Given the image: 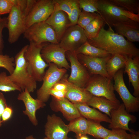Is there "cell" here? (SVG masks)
<instances>
[{"label":"cell","instance_id":"cell-41","mask_svg":"<svg viewBox=\"0 0 139 139\" xmlns=\"http://www.w3.org/2000/svg\"><path fill=\"white\" fill-rule=\"evenodd\" d=\"M13 110L12 108L8 106L4 109L1 116V121L2 123L9 120L12 115Z\"/></svg>","mask_w":139,"mask_h":139},{"label":"cell","instance_id":"cell-20","mask_svg":"<svg viewBox=\"0 0 139 139\" xmlns=\"http://www.w3.org/2000/svg\"><path fill=\"white\" fill-rule=\"evenodd\" d=\"M124 72L128 75L129 82L133 88V96L139 97V56L128 58L125 66Z\"/></svg>","mask_w":139,"mask_h":139},{"label":"cell","instance_id":"cell-28","mask_svg":"<svg viewBox=\"0 0 139 139\" xmlns=\"http://www.w3.org/2000/svg\"><path fill=\"white\" fill-rule=\"evenodd\" d=\"M106 24L104 20L98 14L97 16L83 29L88 39L96 37Z\"/></svg>","mask_w":139,"mask_h":139},{"label":"cell","instance_id":"cell-8","mask_svg":"<svg viewBox=\"0 0 139 139\" xmlns=\"http://www.w3.org/2000/svg\"><path fill=\"white\" fill-rule=\"evenodd\" d=\"M48 64V68L42 79V84L37 92V98L44 103L49 98L50 95L48 93L50 90L61 80L67 71L65 68H59L54 63Z\"/></svg>","mask_w":139,"mask_h":139},{"label":"cell","instance_id":"cell-40","mask_svg":"<svg viewBox=\"0 0 139 139\" xmlns=\"http://www.w3.org/2000/svg\"><path fill=\"white\" fill-rule=\"evenodd\" d=\"M66 91H60L55 90L53 88L50 90L48 93L53 96L55 99L59 100L65 98Z\"/></svg>","mask_w":139,"mask_h":139},{"label":"cell","instance_id":"cell-15","mask_svg":"<svg viewBox=\"0 0 139 139\" xmlns=\"http://www.w3.org/2000/svg\"><path fill=\"white\" fill-rule=\"evenodd\" d=\"M45 131L48 139H67L70 132L67 125L54 114L48 115Z\"/></svg>","mask_w":139,"mask_h":139},{"label":"cell","instance_id":"cell-3","mask_svg":"<svg viewBox=\"0 0 139 139\" xmlns=\"http://www.w3.org/2000/svg\"><path fill=\"white\" fill-rule=\"evenodd\" d=\"M28 0H16L7 18L8 40L11 44L18 41L26 29V18L31 10Z\"/></svg>","mask_w":139,"mask_h":139},{"label":"cell","instance_id":"cell-36","mask_svg":"<svg viewBox=\"0 0 139 139\" xmlns=\"http://www.w3.org/2000/svg\"><path fill=\"white\" fill-rule=\"evenodd\" d=\"M14 58L7 55L0 54V68L6 69L12 74L14 69L15 64Z\"/></svg>","mask_w":139,"mask_h":139},{"label":"cell","instance_id":"cell-23","mask_svg":"<svg viewBox=\"0 0 139 139\" xmlns=\"http://www.w3.org/2000/svg\"><path fill=\"white\" fill-rule=\"evenodd\" d=\"M87 104L89 106L98 109L110 118L111 111L117 109L120 103L111 101L104 97L93 96Z\"/></svg>","mask_w":139,"mask_h":139},{"label":"cell","instance_id":"cell-43","mask_svg":"<svg viewBox=\"0 0 139 139\" xmlns=\"http://www.w3.org/2000/svg\"><path fill=\"white\" fill-rule=\"evenodd\" d=\"M52 88L57 91H66L67 86L65 84L60 81L57 83Z\"/></svg>","mask_w":139,"mask_h":139},{"label":"cell","instance_id":"cell-10","mask_svg":"<svg viewBox=\"0 0 139 139\" xmlns=\"http://www.w3.org/2000/svg\"><path fill=\"white\" fill-rule=\"evenodd\" d=\"M87 40L83 29L76 24L68 27L58 44L66 52H75Z\"/></svg>","mask_w":139,"mask_h":139},{"label":"cell","instance_id":"cell-5","mask_svg":"<svg viewBox=\"0 0 139 139\" xmlns=\"http://www.w3.org/2000/svg\"><path fill=\"white\" fill-rule=\"evenodd\" d=\"M47 42L37 44L30 42L24 54L28 70L37 81L40 82L45 75L46 68L49 66L41 54L43 47Z\"/></svg>","mask_w":139,"mask_h":139},{"label":"cell","instance_id":"cell-38","mask_svg":"<svg viewBox=\"0 0 139 139\" xmlns=\"http://www.w3.org/2000/svg\"><path fill=\"white\" fill-rule=\"evenodd\" d=\"M16 0H0V15L9 13Z\"/></svg>","mask_w":139,"mask_h":139},{"label":"cell","instance_id":"cell-21","mask_svg":"<svg viewBox=\"0 0 139 139\" xmlns=\"http://www.w3.org/2000/svg\"><path fill=\"white\" fill-rule=\"evenodd\" d=\"M77 108L81 116L88 120L100 123L105 122L109 123L110 118L95 108L89 107L86 103H74Z\"/></svg>","mask_w":139,"mask_h":139},{"label":"cell","instance_id":"cell-32","mask_svg":"<svg viewBox=\"0 0 139 139\" xmlns=\"http://www.w3.org/2000/svg\"><path fill=\"white\" fill-rule=\"evenodd\" d=\"M104 139H139V132L134 130L129 134L123 129L111 130L110 135Z\"/></svg>","mask_w":139,"mask_h":139},{"label":"cell","instance_id":"cell-44","mask_svg":"<svg viewBox=\"0 0 139 139\" xmlns=\"http://www.w3.org/2000/svg\"><path fill=\"white\" fill-rule=\"evenodd\" d=\"M77 139H89V138L86 136V135L82 136Z\"/></svg>","mask_w":139,"mask_h":139},{"label":"cell","instance_id":"cell-37","mask_svg":"<svg viewBox=\"0 0 139 139\" xmlns=\"http://www.w3.org/2000/svg\"><path fill=\"white\" fill-rule=\"evenodd\" d=\"M78 0H73L71 14L68 17L71 25L77 24L80 14L81 12Z\"/></svg>","mask_w":139,"mask_h":139},{"label":"cell","instance_id":"cell-18","mask_svg":"<svg viewBox=\"0 0 139 139\" xmlns=\"http://www.w3.org/2000/svg\"><path fill=\"white\" fill-rule=\"evenodd\" d=\"M67 75H65L60 81L67 86L65 98L73 103H87L93 95L84 88L77 86L67 80Z\"/></svg>","mask_w":139,"mask_h":139},{"label":"cell","instance_id":"cell-30","mask_svg":"<svg viewBox=\"0 0 139 139\" xmlns=\"http://www.w3.org/2000/svg\"><path fill=\"white\" fill-rule=\"evenodd\" d=\"M114 5L135 14H139V0H109Z\"/></svg>","mask_w":139,"mask_h":139},{"label":"cell","instance_id":"cell-19","mask_svg":"<svg viewBox=\"0 0 139 139\" xmlns=\"http://www.w3.org/2000/svg\"><path fill=\"white\" fill-rule=\"evenodd\" d=\"M67 15L60 11H54L45 21L54 30L59 42L67 29L71 26Z\"/></svg>","mask_w":139,"mask_h":139},{"label":"cell","instance_id":"cell-24","mask_svg":"<svg viewBox=\"0 0 139 139\" xmlns=\"http://www.w3.org/2000/svg\"><path fill=\"white\" fill-rule=\"evenodd\" d=\"M128 58L118 54L111 55L106 65V70L110 79H113L114 75L119 70L125 67Z\"/></svg>","mask_w":139,"mask_h":139},{"label":"cell","instance_id":"cell-35","mask_svg":"<svg viewBox=\"0 0 139 139\" xmlns=\"http://www.w3.org/2000/svg\"><path fill=\"white\" fill-rule=\"evenodd\" d=\"M98 14L96 12L91 13L82 11L80 14L77 24L83 29L97 16Z\"/></svg>","mask_w":139,"mask_h":139},{"label":"cell","instance_id":"cell-2","mask_svg":"<svg viewBox=\"0 0 139 139\" xmlns=\"http://www.w3.org/2000/svg\"><path fill=\"white\" fill-rule=\"evenodd\" d=\"M98 10L109 28L124 24L139 28V14H135L118 7L109 0H98Z\"/></svg>","mask_w":139,"mask_h":139},{"label":"cell","instance_id":"cell-46","mask_svg":"<svg viewBox=\"0 0 139 139\" xmlns=\"http://www.w3.org/2000/svg\"><path fill=\"white\" fill-rule=\"evenodd\" d=\"M44 139H48L47 137H45Z\"/></svg>","mask_w":139,"mask_h":139},{"label":"cell","instance_id":"cell-1","mask_svg":"<svg viewBox=\"0 0 139 139\" xmlns=\"http://www.w3.org/2000/svg\"><path fill=\"white\" fill-rule=\"evenodd\" d=\"M87 41L111 55L118 54L128 58L139 56V49L134 44L115 33L112 28L106 30L102 27L96 37Z\"/></svg>","mask_w":139,"mask_h":139},{"label":"cell","instance_id":"cell-29","mask_svg":"<svg viewBox=\"0 0 139 139\" xmlns=\"http://www.w3.org/2000/svg\"><path fill=\"white\" fill-rule=\"evenodd\" d=\"M89 120V123L88 134L96 139H104L111 133V130L105 128L100 123Z\"/></svg>","mask_w":139,"mask_h":139},{"label":"cell","instance_id":"cell-33","mask_svg":"<svg viewBox=\"0 0 139 139\" xmlns=\"http://www.w3.org/2000/svg\"><path fill=\"white\" fill-rule=\"evenodd\" d=\"M79 7L83 11L91 13H97L98 10V0H78Z\"/></svg>","mask_w":139,"mask_h":139},{"label":"cell","instance_id":"cell-34","mask_svg":"<svg viewBox=\"0 0 139 139\" xmlns=\"http://www.w3.org/2000/svg\"><path fill=\"white\" fill-rule=\"evenodd\" d=\"M54 11H62L65 12L68 17L71 12L73 0H53Z\"/></svg>","mask_w":139,"mask_h":139},{"label":"cell","instance_id":"cell-6","mask_svg":"<svg viewBox=\"0 0 139 139\" xmlns=\"http://www.w3.org/2000/svg\"><path fill=\"white\" fill-rule=\"evenodd\" d=\"M112 79L99 75H93L90 77L84 88L93 96L102 97L111 101L120 102L114 93Z\"/></svg>","mask_w":139,"mask_h":139},{"label":"cell","instance_id":"cell-25","mask_svg":"<svg viewBox=\"0 0 139 139\" xmlns=\"http://www.w3.org/2000/svg\"><path fill=\"white\" fill-rule=\"evenodd\" d=\"M116 33L131 42L139 41V28L129 25L120 24L114 25Z\"/></svg>","mask_w":139,"mask_h":139},{"label":"cell","instance_id":"cell-11","mask_svg":"<svg viewBox=\"0 0 139 139\" xmlns=\"http://www.w3.org/2000/svg\"><path fill=\"white\" fill-rule=\"evenodd\" d=\"M54 10L53 0H36L26 18V29L34 24L45 22Z\"/></svg>","mask_w":139,"mask_h":139},{"label":"cell","instance_id":"cell-22","mask_svg":"<svg viewBox=\"0 0 139 139\" xmlns=\"http://www.w3.org/2000/svg\"><path fill=\"white\" fill-rule=\"evenodd\" d=\"M54 100L57 109L68 120L70 121L81 116L75 104L66 98L59 100L54 98Z\"/></svg>","mask_w":139,"mask_h":139},{"label":"cell","instance_id":"cell-47","mask_svg":"<svg viewBox=\"0 0 139 139\" xmlns=\"http://www.w3.org/2000/svg\"><path fill=\"white\" fill-rule=\"evenodd\" d=\"M2 18L1 16V15H0V20H1L2 19Z\"/></svg>","mask_w":139,"mask_h":139},{"label":"cell","instance_id":"cell-14","mask_svg":"<svg viewBox=\"0 0 139 139\" xmlns=\"http://www.w3.org/2000/svg\"><path fill=\"white\" fill-rule=\"evenodd\" d=\"M110 122L109 127L111 130L121 129L128 131L130 133L134 130L130 129L128 123H135L137 118L135 116L130 114L126 110L123 103L120 104L116 109L112 110L110 112Z\"/></svg>","mask_w":139,"mask_h":139},{"label":"cell","instance_id":"cell-26","mask_svg":"<svg viewBox=\"0 0 139 139\" xmlns=\"http://www.w3.org/2000/svg\"><path fill=\"white\" fill-rule=\"evenodd\" d=\"M89 123V120L81 116L70 121L67 126L69 131L75 133L77 139L82 136L88 134Z\"/></svg>","mask_w":139,"mask_h":139},{"label":"cell","instance_id":"cell-27","mask_svg":"<svg viewBox=\"0 0 139 139\" xmlns=\"http://www.w3.org/2000/svg\"><path fill=\"white\" fill-rule=\"evenodd\" d=\"M74 52L76 54H82L99 58L105 57L111 55L108 52L91 45L88 41L82 45Z\"/></svg>","mask_w":139,"mask_h":139},{"label":"cell","instance_id":"cell-9","mask_svg":"<svg viewBox=\"0 0 139 139\" xmlns=\"http://www.w3.org/2000/svg\"><path fill=\"white\" fill-rule=\"evenodd\" d=\"M123 74L124 71L122 69L114 76V90L118 94L128 112H138L139 110V98L133 95L128 90L124 81Z\"/></svg>","mask_w":139,"mask_h":139},{"label":"cell","instance_id":"cell-12","mask_svg":"<svg viewBox=\"0 0 139 139\" xmlns=\"http://www.w3.org/2000/svg\"><path fill=\"white\" fill-rule=\"evenodd\" d=\"M66 52L71 69V74L67 80L77 86L84 88L90 77L88 72L80 62L75 52Z\"/></svg>","mask_w":139,"mask_h":139},{"label":"cell","instance_id":"cell-13","mask_svg":"<svg viewBox=\"0 0 139 139\" xmlns=\"http://www.w3.org/2000/svg\"><path fill=\"white\" fill-rule=\"evenodd\" d=\"M66 52L58 44L48 43L42 47L41 54L47 63H53L59 68L68 70L70 66L65 57Z\"/></svg>","mask_w":139,"mask_h":139},{"label":"cell","instance_id":"cell-49","mask_svg":"<svg viewBox=\"0 0 139 139\" xmlns=\"http://www.w3.org/2000/svg\"><path fill=\"white\" fill-rule=\"evenodd\" d=\"M67 139H68V138H67Z\"/></svg>","mask_w":139,"mask_h":139},{"label":"cell","instance_id":"cell-16","mask_svg":"<svg viewBox=\"0 0 139 139\" xmlns=\"http://www.w3.org/2000/svg\"><path fill=\"white\" fill-rule=\"evenodd\" d=\"M17 99L22 101L24 105L25 109L23 111V114L27 116L33 125L37 126L38 121L36 116V111L45 106V103L37 98H33L27 89L20 92Z\"/></svg>","mask_w":139,"mask_h":139},{"label":"cell","instance_id":"cell-39","mask_svg":"<svg viewBox=\"0 0 139 139\" xmlns=\"http://www.w3.org/2000/svg\"><path fill=\"white\" fill-rule=\"evenodd\" d=\"M7 17L2 18L0 20V54H3L4 48V42L2 34L3 29L7 27Z\"/></svg>","mask_w":139,"mask_h":139},{"label":"cell","instance_id":"cell-17","mask_svg":"<svg viewBox=\"0 0 139 139\" xmlns=\"http://www.w3.org/2000/svg\"><path fill=\"white\" fill-rule=\"evenodd\" d=\"M77 54L80 62L92 75H100L110 79L106 70V65L111 55L105 57L99 58L82 54Z\"/></svg>","mask_w":139,"mask_h":139},{"label":"cell","instance_id":"cell-31","mask_svg":"<svg viewBox=\"0 0 139 139\" xmlns=\"http://www.w3.org/2000/svg\"><path fill=\"white\" fill-rule=\"evenodd\" d=\"M15 91H22L19 87L9 79L5 72L0 73V91L8 92Z\"/></svg>","mask_w":139,"mask_h":139},{"label":"cell","instance_id":"cell-7","mask_svg":"<svg viewBox=\"0 0 139 139\" xmlns=\"http://www.w3.org/2000/svg\"><path fill=\"white\" fill-rule=\"evenodd\" d=\"M23 35L24 38L30 42L37 44L46 42L59 44L54 30L45 22L33 25L26 29Z\"/></svg>","mask_w":139,"mask_h":139},{"label":"cell","instance_id":"cell-42","mask_svg":"<svg viewBox=\"0 0 139 139\" xmlns=\"http://www.w3.org/2000/svg\"><path fill=\"white\" fill-rule=\"evenodd\" d=\"M7 106L6 99L2 93L0 92V127L2 125V115L5 108Z\"/></svg>","mask_w":139,"mask_h":139},{"label":"cell","instance_id":"cell-4","mask_svg":"<svg viewBox=\"0 0 139 139\" xmlns=\"http://www.w3.org/2000/svg\"><path fill=\"white\" fill-rule=\"evenodd\" d=\"M28 46L27 45L24 46L15 56L14 69L8 77L22 91L27 89L30 93L33 92L36 89L37 81L29 72L24 57V53Z\"/></svg>","mask_w":139,"mask_h":139},{"label":"cell","instance_id":"cell-45","mask_svg":"<svg viewBox=\"0 0 139 139\" xmlns=\"http://www.w3.org/2000/svg\"><path fill=\"white\" fill-rule=\"evenodd\" d=\"M25 139H37L34 138L32 135H30L26 137Z\"/></svg>","mask_w":139,"mask_h":139},{"label":"cell","instance_id":"cell-48","mask_svg":"<svg viewBox=\"0 0 139 139\" xmlns=\"http://www.w3.org/2000/svg\"><path fill=\"white\" fill-rule=\"evenodd\" d=\"M68 139H72L70 138H68Z\"/></svg>","mask_w":139,"mask_h":139}]
</instances>
